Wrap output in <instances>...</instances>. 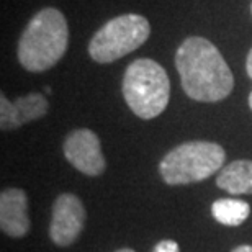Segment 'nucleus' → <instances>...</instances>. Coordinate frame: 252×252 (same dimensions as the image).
<instances>
[{"label":"nucleus","instance_id":"nucleus-1","mask_svg":"<svg viewBox=\"0 0 252 252\" xmlns=\"http://www.w3.org/2000/svg\"><path fill=\"white\" fill-rule=\"evenodd\" d=\"M175 65L184 92L196 102H220L233 92L234 77L213 43L187 38L175 53Z\"/></svg>","mask_w":252,"mask_h":252},{"label":"nucleus","instance_id":"nucleus-2","mask_svg":"<svg viewBox=\"0 0 252 252\" xmlns=\"http://www.w3.org/2000/svg\"><path fill=\"white\" fill-rule=\"evenodd\" d=\"M69 27L58 8H43L30 20L18 41V61L30 72H44L67 51Z\"/></svg>","mask_w":252,"mask_h":252},{"label":"nucleus","instance_id":"nucleus-3","mask_svg":"<svg viewBox=\"0 0 252 252\" xmlns=\"http://www.w3.org/2000/svg\"><path fill=\"white\" fill-rule=\"evenodd\" d=\"M123 97L136 117H159L169 103L170 82L167 72L153 59H136L125 72Z\"/></svg>","mask_w":252,"mask_h":252},{"label":"nucleus","instance_id":"nucleus-4","mask_svg":"<svg viewBox=\"0 0 252 252\" xmlns=\"http://www.w3.org/2000/svg\"><path fill=\"white\" fill-rule=\"evenodd\" d=\"M226 153L210 141H189L174 148L159 164L160 177L167 185L201 182L223 167Z\"/></svg>","mask_w":252,"mask_h":252},{"label":"nucleus","instance_id":"nucleus-5","mask_svg":"<svg viewBox=\"0 0 252 252\" xmlns=\"http://www.w3.org/2000/svg\"><path fill=\"white\" fill-rule=\"evenodd\" d=\"M151 34L149 22L141 15L128 13L105 23L90 39L89 54L94 61L108 64L143 46Z\"/></svg>","mask_w":252,"mask_h":252},{"label":"nucleus","instance_id":"nucleus-6","mask_svg":"<svg viewBox=\"0 0 252 252\" xmlns=\"http://www.w3.org/2000/svg\"><path fill=\"white\" fill-rule=\"evenodd\" d=\"M65 159L79 172L89 177H97L105 172V162L98 136L90 129H75L64 141L63 146Z\"/></svg>","mask_w":252,"mask_h":252},{"label":"nucleus","instance_id":"nucleus-7","mask_svg":"<svg viewBox=\"0 0 252 252\" xmlns=\"http://www.w3.org/2000/svg\"><path fill=\"white\" fill-rule=\"evenodd\" d=\"M85 208L79 196L72 193L59 195L53 205V218L49 224V236L56 246L74 244L85 224Z\"/></svg>","mask_w":252,"mask_h":252},{"label":"nucleus","instance_id":"nucleus-8","mask_svg":"<svg viewBox=\"0 0 252 252\" xmlns=\"http://www.w3.org/2000/svg\"><path fill=\"white\" fill-rule=\"evenodd\" d=\"M48 113V102L41 94H28L8 102L7 97H0V128L10 131L22 125L33 122Z\"/></svg>","mask_w":252,"mask_h":252},{"label":"nucleus","instance_id":"nucleus-9","mask_svg":"<svg viewBox=\"0 0 252 252\" xmlns=\"http://www.w3.org/2000/svg\"><path fill=\"white\" fill-rule=\"evenodd\" d=\"M0 228L10 238H23L30 231L28 198L22 189H7L0 195Z\"/></svg>","mask_w":252,"mask_h":252},{"label":"nucleus","instance_id":"nucleus-10","mask_svg":"<svg viewBox=\"0 0 252 252\" xmlns=\"http://www.w3.org/2000/svg\"><path fill=\"white\" fill-rule=\"evenodd\" d=\"M216 185L231 195H252V160H233L221 169Z\"/></svg>","mask_w":252,"mask_h":252},{"label":"nucleus","instance_id":"nucleus-11","mask_svg":"<svg viewBox=\"0 0 252 252\" xmlns=\"http://www.w3.org/2000/svg\"><path fill=\"white\" fill-rule=\"evenodd\" d=\"M211 215L223 226H239L251 215V206L244 200L220 198L211 205Z\"/></svg>","mask_w":252,"mask_h":252},{"label":"nucleus","instance_id":"nucleus-12","mask_svg":"<svg viewBox=\"0 0 252 252\" xmlns=\"http://www.w3.org/2000/svg\"><path fill=\"white\" fill-rule=\"evenodd\" d=\"M153 252H180L179 244L172 239H164L154 246Z\"/></svg>","mask_w":252,"mask_h":252},{"label":"nucleus","instance_id":"nucleus-13","mask_svg":"<svg viewBox=\"0 0 252 252\" xmlns=\"http://www.w3.org/2000/svg\"><path fill=\"white\" fill-rule=\"evenodd\" d=\"M246 69H248L249 77L252 79V49H251L249 54H248V61H246Z\"/></svg>","mask_w":252,"mask_h":252},{"label":"nucleus","instance_id":"nucleus-14","mask_svg":"<svg viewBox=\"0 0 252 252\" xmlns=\"http://www.w3.org/2000/svg\"><path fill=\"white\" fill-rule=\"evenodd\" d=\"M231 252H252V246H238L236 249Z\"/></svg>","mask_w":252,"mask_h":252},{"label":"nucleus","instance_id":"nucleus-15","mask_svg":"<svg viewBox=\"0 0 252 252\" xmlns=\"http://www.w3.org/2000/svg\"><path fill=\"white\" fill-rule=\"evenodd\" d=\"M117 252H136V251H133V249H128V248H126V249H120V251H117Z\"/></svg>","mask_w":252,"mask_h":252},{"label":"nucleus","instance_id":"nucleus-16","mask_svg":"<svg viewBox=\"0 0 252 252\" xmlns=\"http://www.w3.org/2000/svg\"><path fill=\"white\" fill-rule=\"evenodd\" d=\"M249 107H251V110H252V92H251V95H249Z\"/></svg>","mask_w":252,"mask_h":252}]
</instances>
